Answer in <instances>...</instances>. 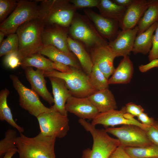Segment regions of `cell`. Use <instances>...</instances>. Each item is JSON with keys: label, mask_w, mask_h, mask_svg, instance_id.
Here are the masks:
<instances>
[{"label": "cell", "mask_w": 158, "mask_h": 158, "mask_svg": "<svg viewBox=\"0 0 158 158\" xmlns=\"http://www.w3.org/2000/svg\"><path fill=\"white\" fill-rule=\"evenodd\" d=\"M56 138L40 133L33 137L20 133L16 140L19 158H56L54 146Z\"/></svg>", "instance_id": "6da1fadb"}, {"label": "cell", "mask_w": 158, "mask_h": 158, "mask_svg": "<svg viewBox=\"0 0 158 158\" xmlns=\"http://www.w3.org/2000/svg\"><path fill=\"white\" fill-rule=\"evenodd\" d=\"M44 24L39 18L29 20L18 28L16 33L18 39V52L21 59L39 53L43 47L42 34Z\"/></svg>", "instance_id": "7a4b0ae2"}, {"label": "cell", "mask_w": 158, "mask_h": 158, "mask_svg": "<svg viewBox=\"0 0 158 158\" xmlns=\"http://www.w3.org/2000/svg\"><path fill=\"white\" fill-rule=\"evenodd\" d=\"M39 5V19L45 26L56 25L65 28L70 25L75 7L65 0H41Z\"/></svg>", "instance_id": "3957f363"}, {"label": "cell", "mask_w": 158, "mask_h": 158, "mask_svg": "<svg viewBox=\"0 0 158 158\" xmlns=\"http://www.w3.org/2000/svg\"><path fill=\"white\" fill-rule=\"evenodd\" d=\"M79 123L90 133L93 140L92 149L84 150L81 158H109L120 145L119 140L110 136L105 129H97L95 126L84 119H80Z\"/></svg>", "instance_id": "277c9868"}, {"label": "cell", "mask_w": 158, "mask_h": 158, "mask_svg": "<svg viewBox=\"0 0 158 158\" xmlns=\"http://www.w3.org/2000/svg\"><path fill=\"white\" fill-rule=\"evenodd\" d=\"M71 67L72 71L70 73H62L55 70L42 71L45 77L63 79L71 95L74 97H88L97 91L91 84L88 75L81 69Z\"/></svg>", "instance_id": "5b68a950"}, {"label": "cell", "mask_w": 158, "mask_h": 158, "mask_svg": "<svg viewBox=\"0 0 158 158\" xmlns=\"http://www.w3.org/2000/svg\"><path fill=\"white\" fill-rule=\"evenodd\" d=\"M38 0H18L12 13L0 24V31L6 35L16 33L19 27L25 23L39 18V5Z\"/></svg>", "instance_id": "8992f818"}, {"label": "cell", "mask_w": 158, "mask_h": 158, "mask_svg": "<svg viewBox=\"0 0 158 158\" xmlns=\"http://www.w3.org/2000/svg\"><path fill=\"white\" fill-rule=\"evenodd\" d=\"M69 28L72 37L90 49L108 45V42L98 32L86 16H77L73 18Z\"/></svg>", "instance_id": "52a82bcc"}, {"label": "cell", "mask_w": 158, "mask_h": 158, "mask_svg": "<svg viewBox=\"0 0 158 158\" xmlns=\"http://www.w3.org/2000/svg\"><path fill=\"white\" fill-rule=\"evenodd\" d=\"M108 133L116 137L120 145L124 147H140L153 144L150 140L145 130L135 125H123L118 127L107 128Z\"/></svg>", "instance_id": "ba28073f"}, {"label": "cell", "mask_w": 158, "mask_h": 158, "mask_svg": "<svg viewBox=\"0 0 158 158\" xmlns=\"http://www.w3.org/2000/svg\"><path fill=\"white\" fill-rule=\"evenodd\" d=\"M37 118L40 133L44 136L61 138L66 135L69 130L67 116L51 109L49 111L40 114Z\"/></svg>", "instance_id": "9c48e42d"}, {"label": "cell", "mask_w": 158, "mask_h": 158, "mask_svg": "<svg viewBox=\"0 0 158 158\" xmlns=\"http://www.w3.org/2000/svg\"><path fill=\"white\" fill-rule=\"evenodd\" d=\"M14 88L19 96L20 107L31 115L37 117L40 114L50 111L51 109L45 106L40 101L38 95L33 90L25 86L18 77L11 74L10 76Z\"/></svg>", "instance_id": "30bf717a"}, {"label": "cell", "mask_w": 158, "mask_h": 158, "mask_svg": "<svg viewBox=\"0 0 158 158\" xmlns=\"http://www.w3.org/2000/svg\"><path fill=\"white\" fill-rule=\"evenodd\" d=\"M132 115L126 112L125 106L119 110L113 109L100 113L92 120L91 124L95 126L100 124L104 127L123 125H133L138 126L146 130L149 127L143 124L134 118Z\"/></svg>", "instance_id": "8fae6325"}, {"label": "cell", "mask_w": 158, "mask_h": 158, "mask_svg": "<svg viewBox=\"0 0 158 158\" xmlns=\"http://www.w3.org/2000/svg\"><path fill=\"white\" fill-rule=\"evenodd\" d=\"M66 28L56 25L45 26L42 34L44 46H54L70 55H73L69 49Z\"/></svg>", "instance_id": "7c38bea8"}, {"label": "cell", "mask_w": 158, "mask_h": 158, "mask_svg": "<svg viewBox=\"0 0 158 158\" xmlns=\"http://www.w3.org/2000/svg\"><path fill=\"white\" fill-rule=\"evenodd\" d=\"M93 64L96 65L108 79L115 70L113 62L116 55L108 45L95 47L90 50Z\"/></svg>", "instance_id": "4fadbf2b"}, {"label": "cell", "mask_w": 158, "mask_h": 158, "mask_svg": "<svg viewBox=\"0 0 158 158\" xmlns=\"http://www.w3.org/2000/svg\"><path fill=\"white\" fill-rule=\"evenodd\" d=\"M84 11L103 38L110 41L116 37L119 31L118 21L106 18L90 9H85Z\"/></svg>", "instance_id": "5bb4252c"}, {"label": "cell", "mask_w": 158, "mask_h": 158, "mask_svg": "<svg viewBox=\"0 0 158 158\" xmlns=\"http://www.w3.org/2000/svg\"><path fill=\"white\" fill-rule=\"evenodd\" d=\"M65 109L81 119L92 120L100 113L88 97L78 98L71 95L67 99Z\"/></svg>", "instance_id": "9a60e30c"}, {"label": "cell", "mask_w": 158, "mask_h": 158, "mask_svg": "<svg viewBox=\"0 0 158 158\" xmlns=\"http://www.w3.org/2000/svg\"><path fill=\"white\" fill-rule=\"evenodd\" d=\"M152 0H134L126 8L119 27L122 30L134 28L147 9Z\"/></svg>", "instance_id": "2e32d148"}, {"label": "cell", "mask_w": 158, "mask_h": 158, "mask_svg": "<svg viewBox=\"0 0 158 158\" xmlns=\"http://www.w3.org/2000/svg\"><path fill=\"white\" fill-rule=\"evenodd\" d=\"M138 31L136 25L134 28L119 31L116 37L108 42V46L116 57H123L132 51Z\"/></svg>", "instance_id": "e0dca14e"}, {"label": "cell", "mask_w": 158, "mask_h": 158, "mask_svg": "<svg viewBox=\"0 0 158 158\" xmlns=\"http://www.w3.org/2000/svg\"><path fill=\"white\" fill-rule=\"evenodd\" d=\"M24 69L26 77L31 85V89L49 104H54V98L47 89L42 71L38 69L35 70L31 67Z\"/></svg>", "instance_id": "ac0fdd59"}, {"label": "cell", "mask_w": 158, "mask_h": 158, "mask_svg": "<svg viewBox=\"0 0 158 158\" xmlns=\"http://www.w3.org/2000/svg\"><path fill=\"white\" fill-rule=\"evenodd\" d=\"M50 81L53 95L54 103L50 108L61 114L67 116L68 112L65 109L66 101L71 95L65 81L55 77H49Z\"/></svg>", "instance_id": "d6986e66"}, {"label": "cell", "mask_w": 158, "mask_h": 158, "mask_svg": "<svg viewBox=\"0 0 158 158\" xmlns=\"http://www.w3.org/2000/svg\"><path fill=\"white\" fill-rule=\"evenodd\" d=\"M88 98L99 113L117 108L114 96L109 89L97 91Z\"/></svg>", "instance_id": "ffe728a7"}, {"label": "cell", "mask_w": 158, "mask_h": 158, "mask_svg": "<svg viewBox=\"0 0 158 158\" xmlns=\"http://www.w3.org/2000/svg\"><path fill=\"white\" fill-rule=\"evenodd\" d=\"M133 72L132 62L128 56L123 57L117 67L108 79L109 85L127 84L130 81Z\"/></svg>", "instance_id": "44dd1931"}, {"label": "cell", "mask_w": 158, "mask_h": 158, "mask_svg": "<svg viewBox=\"0 0 158 158\" xmlns=\"http://www.w3.org/2000/svg\"><path fill=\"white\" fill-rule=\"evenodd\" d=\"M40 54L46 56L53 62L63 63L66 65L81 69L79 62L74 55H70L51 45L44 46Z\"/></svg>", "instance_id": "7402d4cb"}, {"label": "cell", "mask_w": 158, "mask_h": 158, "mask_svg": "<svg viewBox=\"0 0 158 158\" xmlns=\"http://www.w3.org/2000/svg\"><path fill=\"white\" fill-rule=\"evenodd\" d=\"M67 41L69 49L78 58L83 71L89 75L93 65L90 54L80 42L70 37H68Z\"/></svg>", "instance_id": "603a6c76"}, {"label": "cell", "mask_w": 158, "mask_h": 158, "mask_svg": "<svg viewBox=\"0 0 158 158\" xmlns=\"http://www.w3.org/2000/svg\"><path fill=\"white\" fill-rule=\"evenodd\" d=\"M158 24V22L154 23L145 31L137 35L132 51L134 54H145L149 53L152 46V37Z\"/></svg>", "instance_id": "cb8c5ba5"}, {"label": "cell", "mask_w": 158, "mask_h": 158, "mask_svg": "<svg viewBox=\"0 0 158 158\" xmlns=\"http://www.w3.org/2000/svg\"><path fill=\"white\" fill-rule=\"evenodd\" d=\"M97 7L101 15L118 22L123 18L127 8L109 0H100Z\"/></svg>", "instance_id": "d4e9b609"}, {"label": "cell", "mask_w": 158, "mask_h": 158, "mask_svg": "<svg viewBox=\"0 0 158 158\" xmlns=\"http://www.w3.org/2000/svg\"><path fill=\"white\" fill-rule=\"evenodd\" d=\"M158 22V0H152L147 9L137 24V36Z\"/></svg>", "instance_id": "484cf974"}, {"label": "cell", "mask_w": 158, "mask_h": 158, "mask_svg": "<svg viewBox=\"0 0 158 158\" xmlns=\"http://www.w3.org/2000/svg\"><path fill=\"white\" fill-rule=\"evenodd\" d=\"M10 93L8 90L5 88L0 92V120L5 121L20 133L24 132V128L18 125L14 121L11 110L7 103V99Z\"/></svg>", "instance_id": "4316f807"}, {"label": "cell", "mask_w": 158, "mask_h": 158, "mask_svg": "<svg viewBox=\"0 0 158 158\" xmlns=\"http://www.w3.org/2000/svg\"><path fill=\"white\" fill-rule=\"evenodd\" d=\"M53 61L45 58L39 53L34 54L23 59L20 66L23 69L29 67H34L44 71H51L53 70Z\"/></svg>", "instance_id": "83f0119b"}, {"label": "cell", "mask_w": 158, "mask_h": 158, "mask_svg": "<svg viewBox=\"0 0 158 158\" xmlns=\"http://www.w3.org/2000/svg\"><path fill=\"white\" fill-rule=\"evenodd\" d=\"M124 148L131 158H158V146L154 144L143 147Z\"/></svg>", "instance_id": "f1b7e54d"}, {"label": "cell", "mask_w": 158, "mask_h": 158, "mask_svg": "<svg viewBox=\"0 0 158 158\" xmlns=\"http://www.w3.org/2000/svg\"><path fill=\"white\" fill-rule=\"evenodd\" d=\"M88 76L91 84L97 91L108 89V80L96 65L93 64Z\"/></svg>", "instance_id": "f546056e"}, {"label": "cell", "mask_w": 158, "mask_h": 158, "mask_svg": "<svg viewBox=\"0 0 158 158\" xmlns=\"http://www.w3.org/2000/svg\"><path fill=\"white\" fill-rule=\"evenodd\" d=\"M17 132L9 129L6 132L4 138L0 141V157L1 158L8 151L17 148L16 145Z\"/></svg>", "instance_id": "4dcf8cb0"}, {"label": "cell", "mask_w": 158, "mask_h": 158, "mask_svg": "<svg viewBox=\"0 0 158 158\" xmlns=\"http://www.w3.org/2000/svg\"><path fill=\"white\" fill-rule=\"evenodd\" d=\"M19 46L18 39L16 33L8 35L0 44V57L13 52L18 51Z\"/></svg>", "instance_id": "1f68e13d"}, {"label": "cell", "mask_w": 158, "mask_h": 158, "mask_svg": "<svg viewBox=\"0 0 158 158\" xmlns=\"http://www.w3.org/2000/svg\"><path fill=\"white\" fill-rule=\"evenodd\" d=\"M18 4L15 0H0V22L5 20L7 17L15 9Z\"/></svg>", "instance_id": "d6a6232c"}, {"label": "cell", "mask_w": 158, "mask_h": 158, "mask_svg": "<svg viewBox=\"0 0 158 158\" xmlns=\"http://www.w3.org/2000/svg\"><path fill=\"white\" fill-rule=\"evenodd\" d=\"M5 56L3 63L6 67L14 69L20 66L21 59L18 51L13 52Z\"/></svg>", "instance_id": "836d02e7"}, {"label": "cell", "mask_w": 158, "mask_h": 158, "mask_svg": "<svg viewBox=\"0 0 158 158\" xmlns=\"http://www.w3.org/2000/svg\"><path fill=\"white\" fill-rule=\"evenodd\" d=\"M152 46L148 56L150 61L158 59V24L154 34L152 37Z\"/></svg>", "instance_id": "e575fe53"}, {"label": "cell", "mask_w": 158, "mask_h": 158, "mask_svg": "<svg viewBox=\"0 0 158 158\" xmlns=\"http://www.w3.org/2000/svg\"><path fill=\"white\" fill-rule=\"evenodd\" d=\"M146 131L148 137L152 142L158 146V121H156Z\"/></svg>", "instance_id": "d590c367"}, {"label": "cell", "mask_w": 158, "mask_h": 158, "mask_svg": "<svg viewBox=\"0 0 158 158\" xmlns=\"http://www.w3.org/2000/svg\"><path fill=\"white\" fill-rule=\"evenodd\" d=\"M70 2L73 3L75 8L85 7H97L100 2L99 0H72Z\"/></svg>", "instance_id": "8d00e7d4"}, {"label": "cell", "mask_w": 158, "mask_h": 158, "mask_svg": "<svg viewBox=\"0 0 158 158\" xmlns=\"http://www.w3.org/2000/svg\"><path fill=\"white\" fill-rule=\"evenodd\" d=\"M125 107L126 112L134 116H138L144 111V109L140 105H136L132 102L128 103Z\"/></svg>", "instance_id": "74e56055"}, {"label": "cell", "mask_w": 158, "mask_h": 158, "mask_svg": "<svg viewBox=\"0 0 158 158\" xmlns=\"http://www.w3.org/2000/svg\"><path fill=\"white\" fill-rule=\"evenodd\" d=\"M109 158H131L125 150L124 147L119 145L111 153Z\"/></svg>", "instance_id": "f35d334b"}, {"label": "cell", "mask_w": 158, "mask_h": 158, "mask_svg": "<svg viewBox=\"0 0 158 158\" xmlns=\"http://www.w3.org/2000/svg\"><path fill=\"white\" fill-rule=\"evenodd\" d=\"M137 117L141 123L148 126L152 125L155 121L153 118L149 117L147 113L144 112L141 113Z\"/></svg>", "instance_id": "ab89813d"}, {"label": "cell", "mask_w": 158, "mask_h": 158, "mask_svg": "<svg viewBox=\"0 0 158 158\" xmlns=\"http://www.w3.org/2000/svg\"><path fill=\"white\" fill-rule=\"evenodd\" d=\"M52 66L53 69L62 73H70L72 71L71 66L61 63L53 62Z\"/></svg>", "instance_id": "60d3db41"}, {"label": "cell", "mask_w": 158, "mask_h": 158, "mask_svg": "<svg viewBox=\"0 0 158 158\" xmlns=\"http://www.w3.org/2000/svg\"><path fill=\"white\" fill-rule=\"evenodd\" d=\"M158 66V59H154L149 63L145 65H141L139 67L140 71L142 73L145 72L154 67Z\"/></svg>", "instance_id": "b9f144b4"}, {"label": "cell", "mask_w": 158, "mask_h": 158, "mask_svg": "<svg viewBox=\"0 0 158 158\" xmlns=\"http://www.w3.org/2000/svg\"><path fill=\"white\" fill-rule=\"evenodd\" d=\"M112 1L119 6L127 8L132 3L134 0H113Z\"/></svg>", "instance_id": "7bdbcfd3"}, {"label": "cell", "mask_w": 158, "mask_h": 158, "mask_svg": "<svg viewBox=\"0 0 158 158\" xmlns=\"http://www.w3.org/2000/svg\"><path fill=\"white\" fill-rule=\"evenodd\" d=\"M17 152H18L17 148L11 150L6 153L3 158H12Z\"/></svg>", "instance_id": "ee69618b"}, {"label": "cell", "mask_w": 158, "mask_h": 158, "mask_svg": "<svg viewBox=\"0 0 158 158\" xmlns=\"http://www.w3.org/2000/svg\"><path fill=\"white\" fill-rule=\"evenodd\" d=\"M6 34L2 31H0V44H1L4 40V38Z\"/></svg>", "instance_id": "f6af8a7d"}, {"label": "cell", "mask_w": 158, "mask_h": 158, "mask_svg": "<svg viewBox=\"0 0 158 158\" xmlns=\"http://www.w3.org/2000/svg\"><path fill=\"white\" fill-rule=\"evenodd\" d=\"M157 68H158V66H157Z\"/></svg>", "instance_id": "bcb514c9"}]
</instances>
